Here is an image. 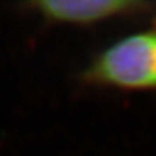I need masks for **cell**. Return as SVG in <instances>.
Instances as JSON below:
<instances>
[{"label": "cell", "instance_id": "2", "mask_svg": "<svg viewBox=\"0 0 156 156\" xmlns=\"http://www.w3.org/2000/svg\"><path fill=\"white\" fill-rule=\"evenodd\" d=\"M136 5L133 2L120 0H48L38 2L37 7L52 20L72 23H90L128 12Z\"/></svg>", "mask_w": 156, "mask_h": 156}, {"label": "cell", "instance_id": "1", "mask_svg": "<svg viewBox=\"0 0 156 156\" xmlns=\"http://www.w3.org/2000/svg\"><path fill=\"white\" fill-rule=\"evenodd\" d=\"M87 77L120 89H156V30L135 33L115 42L94 60Z\"/></svg>", "mask_w": 156, "mask_h": 156}]
</instances>
